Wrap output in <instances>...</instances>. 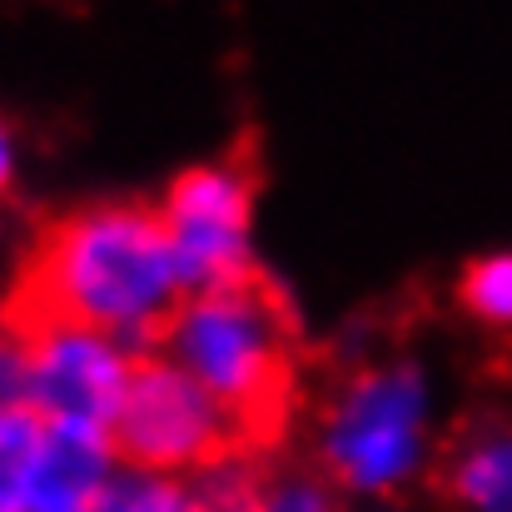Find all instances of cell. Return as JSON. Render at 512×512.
Segmentation results:
<instances>
[{
	"label": "cell",
	"instance_id": "obj_4",
	"mask_svg": "<svg viewBox=\"0 0 512 512\" xmlns=\"http://www.w3.org/2000/svg\"><path fill=\"white\" fill-rule=\"evenodd\" d=\"M110 448L135 473H209L249 458L224 408L174 363L170 353H135L130 383L110 423Z\"/></svg>",
	"mask_w": 512,
	"mask_h": 512
},
{
	"label": "cell",
	"instance_id": "obj_10",
	"mask_svg": "<svg viewBox=\"0 0 512 512\" xmlns=\"http://www.w3.org/2000/svg\"><path fill=\"white\" fill-rule=\"evenodd\" d=\"M339 493L343 488L319 468V463L284 468V473L269 468V483H264V512H343Z\"/></svg>",
	"mask_w": 512,
	"mask_h": 512
},
{
	"label": "cell",
	"instance_id": "obj_6",
	"mask_svg": "<svg viewBox=\"0 0 512 512\" xmlns=\"http://www.w3.org/2000/svg\"><path fill=\"white\" fill-rule=\"evenodd\" d=\"M20 353L30 363V408H40L50 423H80L110 433L135 353L95 334H55Z\"/></svg>",
	"mask_w": 512,
	"mask_h": 512
},
{
	"label": "cell",
	"instance_id": "obj_1",
	"mask_svg": "<svg viewBox=\"0 0 512 512\" xmlns=\"http://www.w3.org/2000/svg\"><path fill=\"white\" fill-rule=\"evenodd\" d=\"M184 299L189 284L160 204L95 199L30 229L0 299V334L15 348L55 334H95L125 339L130 353H150Z\"/></svg>",
	"mask_w": 512,
	"mask_h": 512
},
{
	"label": "cell",
	"instance_id": "obj_13",
	"mask_svg": "<svg viewBox=\"0 0 512 512\" xmlns=\"http://www.w3.org/2000/svg\"><path fill=\"white\" fill-rule=\"evenodd\" d=\"M10 189H15V145H10V130L0 120V204L10 199Z\"/></svg>",
	"mask_w": 512,
	"mask_h": 512
},
{
	"label": "cell",
	"instance_id": "obj_9",
	"mask_svg": "<svg viewBox=\"0 0 512 512\" xmlns=\"http://www.w3.org/2000/svg\"><path fill=\"white\" fill-rule=\"evenodd\" d=\"M458 309L493 339H512V254H483L458 274Z\"/></svg>",
	"mask_w": 512,
	"mask_h": 512
},
{
	"label": "cell",
	"instance_id": "obj_12",
	"mask_svg": "<svg viewBox=\"0 0 512 512\" xmlns=\"http://www.w3.org/2000/svg\"><path fill=\"white\" fill-rule=\"evenodd\" d=\"M30 403V363L15 343L0 334V413L25 408Z\"/></svg>",
	"mask_w": 512,
	"mask_h": 512
},
{
	"label": "cell",
	"instance_id": "obj_7",
	"mask_svg": "<svg viewBox=\"0 0 512 512\" xmlns=\"http://www.w3.org/2000/svg\"><path fill=\"white\" fill-rule=\"evenodd\" d=\"M433 493L458 512H512V413H468L433 458Z\"/></svg>",
	"mask_w": 512,
	"mask_h": 512
},
{
	"label": "cell",
	"instance_id": "obj_5",
	"mask_svg": "<svg viewBox=\"0 0 512 512\" xmlns=\"http://www.w3.org/2000/svg\"><path fill=\"white\" fill-rule=\"evenodd\" d=\"M264 184V165L254 140L229 145L219 160L194 165L170 184L160 214L170 224L179 274L194 289H219L259 274L249 254V219H254V194Z\"/></svg>",
	"mask_w": 512,
	"mask_h": 512
},
{
	"label": "cell",
	"instance_id": "obj_8",
	"mask_svg": "<svg viewBox=\"0 0 512 512\" xmlns=\"http://www.w3.org/2000/svg\"><path fill=\"white\" fill-rule=\"evenodd\" d=\"M45 448V413L40 408H10L0 413V512L30 508V478Z\"/></svg>",
	"mask_w": 512,
	"mask_h": 512
},
{
	"label": "cell",
	"instance_id": "obj_2",
	"mask_svg": "<svg viewBox=\"0 0 512 512\" xmlns=\"http://www.w3.org/2000/svg\"><path fill=\"white\" fill-rule=\"evenodd\" d=\"M224 408L249 458H274L309 408V339L289 294L259 269L194 289L160 348Z\"/></svg>",
	"mask_w": 512,
	"mask_h": 512
},
{
	"label": "cell",
	"instance_id": "obj_11",
	"mask_svg": "<svg viewBox=\"0 0 512 512\" xmlns=\"http://www.w3.org/2000/svg\"><path fill=\"white\" fill-rule=\"evenodd\" d=\"M90 512H194V493L160 473H130L110 483Z\"/></svg>",
	"mask_w": 512,
	"mask_h": 512
},
{
	"label": "cell",
	"instance_id": "obj_3",
	"mask_svg": "<svg viewBox=\"0 0 512 512\" xmlns=\"http://www.w3.org/2000/svg\"><path fill=\"white\" fill-rule=\"evenodd\" d=\"M423 378L408 363H353L324 378L314 463L358 493H383L418 468Z\"/></svg>",
	"mask_w": 512,
	"mask_h": 512
}]
</instances>
